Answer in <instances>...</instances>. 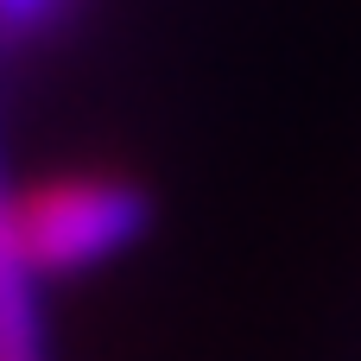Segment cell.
<instances>
[{
  "label": "cell",
  "mask_w": 361,
  "mask_h": 361,
  "mask_svg": "<svg viewBox=\"0 0 361 361\" xmlns=\"http://www.w3.org/2000/svg\"><path fill=\"white\" fill-rule=\"evenodd\" d=\"M140 190L121 171L102 165H76V171H51L32 178L19 190H0V235L13 247V260L38 279H70L82 267L114 260L133 235H140Z\"/></svg>",
  "instance_id": "cell-1"
}]
</instances>
